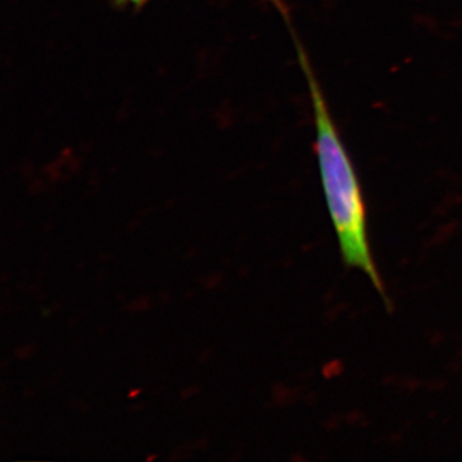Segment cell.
I'll return each mask as SVG.
<instances>
[{"label":"cell","instance_id":"1","mask_svg":"<svg viewBox=\"0 0 462 462\" xmlns=\"http://www.w3.org/2000/svg\"><path fill=\"white\" fill-rule=\"evenodd\" d=\"M276 8L288 26L298 62L309 88L314 117L315 154L325 202L338 240L340 256L348 269L365 273L383 297V300L388 303L384 282L370 245L366 203L354 161L331 114L329 103L305 45L291 23L293 20L289 14L287 5L281 0L276 3Z\"/></svg>","mask_w":462,"mask_h":462},{"label":"cell","instance_id":"2","mask_svg":"<svg viewBox=\"0 0 462 462\" xmlns=\"http://www.w3.org/2000/svg\"><path fill=\"white\" fill-rule=\"evenodd\" d=\"M148 0H116L118 5L121 7L138 9L147 3Z\"/></svg>","mask_w":462,"mask_h":462}]
</instances>
